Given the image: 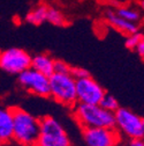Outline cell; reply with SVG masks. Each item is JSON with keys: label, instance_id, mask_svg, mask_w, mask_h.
Listing matches in <instances>:
<instances>
[{"label": "cell", "instance_id": "1", "mask_svg": "<svg viewBox=\"0 0 144 146\" xmlns=\"http://www.w3.org/2000/svg\"><path fill=\"white\" fill-rule=\"evenodd\" d=\"M14 141L20 146H36L41 133V118L21 107H12Z\"/></svg>", "mask_w": 144, "mask_h": 146}, {"label": "cell", "instance_id": "2", "mask_svg": "<svg viewBox=\"0 0 144 146\" xmlns=\"http://www.w3.org/2000/svg\"><path fill=\"white\" fill-rule=\"evenodd\" d=\"M71 115L81 129L115 127V114L106 110L100 104L77 103L71 109Z\"/></svg>", "mask_w": 144, "mask_h": 146}, {"label": "cell", "instance_id": "3", "mask_svg": "<svg viewBox=\"0 0 144 146\" xmlns=\"http://www.w3.org/2000/svg\"><path fill=\"white\" fill-rule=\"evenodd\" d=\"M51 96L59 104L73 109L77 103L76 79L70 73H53L50 77Z\"/></svg>", "mask_w": 144, "mask_h": 146}, {"label": "cell", "instance_id": "4", "mask_svg": "<svg viewBox=\"0 0 144 146\" xmlns=\"http://www.w3.org/2000/svg\"><path fill=\"white\" fill-rule=\"evenodd\" d=\"M36 146H73L71 140L56 117L46 115L41 117V133Z\"/></svg>", "mask_w": 144, "mask_h": 146}, {"label": "cell", "instance_id": "5", "mask_svg": "<svg viewBox=\"0 0 144 146\" xmlns=\"http://www.w3.org/2000/svg\"><path fill=\"white\" fill-rule=\"evenodd\" d=\"M115 114V129L122 138L136 139L144 138V118L129 108L120 107Z\"/></svg>", "mask_w": 144, "mask_h": 146}, {"label": "cell", "instance_id": "6", "mask_svg": "<svg viewBox=\"0 0 144 146\" xmlns=\"http://www.w3.org/2000/svg\"><path fill=\"white\" fill-rule=\"evenodd\" d=\"M32 57L21 48H8L0 54V67L10 76H20L31 67Z\"/></svg>", "mask_w": 144, "mask_h": 146}, {"label": "cell", "instance_id": "7", "mask_svg": "<svg viewBox=\"0 0 144 146\" xmlns=\"http://www.w3.org/2000/svg\"><path fill=\"white\" fill-rule=\"evenodd\" d=\"M17 84L29 94L44 99L51 96L50 77L36 71L32 67L26 70L20 76H17Z\"/></svg>", "mask_w": 144, "mask_h": 146}, {"label": "cell", "instance_id": "8", "mask_svg": "<svg viewBox=\"0 0 144 146\" xmlns=\"http://www.w3.org/2000/svg\"><path fill=\"white\" fill-rule=\"evenodd\" d=\"M82 140L85 146H119L122 136L115 127L82 129Z\"/></svg>", "mask_w": 144, "mask_h": 146}, {"label": "cell", "instance_id": "9", "mask_svg": "<svg viewBox=\"0 0 144 146\" xmlns=\"http://www.w3.org/2000/svg\"><path fill=\"white\" fill-rule=\"evenodd\" d=\"M76 92L79 103L85 104H100L106 95V90L92 77L76 80Z\"/></svg>", "mask_w": 144, "mask_h": 146}, {"label": "cell", "instance_id": "10", "mask_svg": "<svg viewBox=\"0 0 144 146\" xmlns=\"http://www.w3.org/2000/svg\"><path fill=\"white\" fill-rule=\"evenodd\" d=\"M0 141L3 145L14 141V116L12 108L0 110Z\"/></svg>", "mask_w": 144, "mask_h": 146}, {"label": "cell", "instance_id": "11", "mask_svg": "<svg viewBox=\"0 0 144 146\" xmlns=\"http://www.w3.org/2000/svg\"><path fill=\"white\" fill-rule=\"evenodd\" d=\"M105 16L107 21L110 22V25L112 27H114L115 29L127 34V35H132V34H136L138 33V26L137 23H133V22H129L127 20H124L123 17L119 16L115 12L109 9L105 12Z\"/></svg>", "mask_w": 144, "mask_h": 146}, {"label": "cell", "instance_id": "12", "mask_svg": "<svg viewBox=\"0 0 144 146\" xmlns=\"http://www.w3.org/2000/svg\"><path fill=\"white\" fill-rule=\"evenodd\" d=\"M31 67L47 77H51L56 72V59H53L47 53L35 54L32 57Z\"/></svg>", "mask_w": 144, "mask_h": 146}, {"label": "cell", "instance_id": "13", "mask_svg": "<svg viewBox=\"0 0 144 146\" xmlns=\"http://www.w3.org/2000/svg\"><path fill=\"white\" fill-rule=\"evenodd\" d=\"M47 8L45 4H41L36 6L33 9H31L29 13H27L24 20L27 23L32 26H41L47 20Z\"/></svg>", "mask_w": 144, "mask_h": 146}, {"label": "cell", "instance_id": "14", "mask_svg": "<svg viewBox=\"0 0 144 146\" xmlns=\"http://www.w3.org/2000/svg\"><path fill=\"white\" fill-rule=\"evenodd\" d=\"M48 23L56 26V27H65L66 26V17L65 15L57 8L48 6L47 8V20Z\"/></svg>", "mask_w": 144, "mask_h": 146}, {"label": "cell", "instance_id": "15", "mask_svg": "<svg viewBox=\"0 0 144 146\" xmlns=\"http://www.w3.org/2000/svg\"><path fill=\"white\" fill-rule=\"evenodd\" d=\"M115 13L119 16L123 17L124 20L133 22V23H137L141 20V14L136 9H133L129 7H119V8H117Z\"/></svg>", "mask_w": 144, "mask_h": 146}, {"label": "cell", "instance_id": "16", "mask_svg": "<svg viewBox=\"0 0 144 146\" xmlns=\"http://www.w3.org/2000/svg\"><path fill=\"white\" fill-rule=\"evenodd\" d=\"M100 106L104 109H106V110L112 111V113H115L118 109L120 108V104H119V101L117 100V98L111 95V94H109V93H106V95L101 100Z\"/></svg>", "mask_w": 144, "mask_h": 146}, {"label": "cell", "instance_id": "17", "mask_svg": "<svg viewBox=\"0 0 144 146\" xmlns=\"http://www.w3.org/2000/svg\"><path fill=\"white\" fill-rule=\"evenodd\" d=\"M144 36L138 31L136 34H132V35H128L127 38L124 41V46L127 49H130V50H135L136 46L138 45V43L142 41V38Z\"/></svg>", "mask_w": 144, "mask_h": 146}, {"label": "cell", "instance_id": "18", "mask_svg": "<svg viewBox=\"0 0 144 146\" xmlns=\"http://www.w3.org/2000/svg\"><path fill=\"white\" fill-rule=\"evenodd\" d=\"M70 74L73 76L76 80L83 79V78H88V77H91V76H90V72H89L86 68L80 67V66H71Z\"/></svg>", "mask_w": 144, "mask_h": 146}, {"label": "cell", "instance_id": "19", "mask_svg": "<svg viewBox=\"0 0 144 146\" xmlns=\"http://www.w3.org/2000/svg\"><path fill=\"white\" fill-rule=\"evenodd\" d=\"M70 70H71V65H69L68 63L63 60L56 59V72L57 73H70Z\"/></svg>", "mask_w": 144, "mask_h": 146}, {"label": "cell", "instance_id": "20", "mask_svg": "<svg viewBox=\"0 0 144 146\" xmlns=\"http://www.w3.org/2000/svg\"><path fill=\"white\" fill-rule=\"evenodd\" d=\"M136 52H137V54L141 57V59H143L144 60V37L142 38V41L138 43V45L136 46Z\"/></svg>", "mask_w": 144, "mask_h": 146}, {"label": "cell", "instance_id": "21", "mask_svg": "<svg viewBox=\"0 0 144 146\" xmlns=\"http://www.w3.org/2000/svg\"><path fill=\"white\" fill-rule=\"evenodd\" d=\"M128 146H144V138H136V139H130L127 143Z\"/></svg>", "mask_w": 144, "mask_h": 146}, {"label": "cell", "instance_id": "22", "mask_svg": "<svg viewBox=\"0 0 144 146\" xmlns=\"http://www.w3.org/2000/svg\"><path fill=\"white\" fill-rule=\"evenodd\" d=\"M139 7L144 11V0H139Z\"/></svg>", "mask_w": 144, "mask_h": 146}, {"label": "cell", "instance_id": "23", "mask_svg": "<svg viewBox=\"0 0 144 146\" xmlns=\"http://www.w3.org/2000/svg\"><path fill=\"white\" fill-rule=\"evenodd\" d=\"M119 146H128V145H127V144H120Z\"/></svg>", "mask_w": 144, "mask_h": 146}]
</instances>
